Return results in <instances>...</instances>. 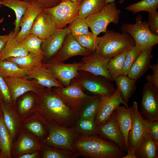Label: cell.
Listing matches in <instances>:
<instances>
[{"mask_svg":"<svg viewBox=\"0 0 158 158\" xmlns=\"http://www.w3.org/2000/svg\"><path fill=\"white\" fill-rule=\"evenodd\" d=\"M39 97V111L49 121L73 128L79 112L71 108L51 89H44Z\"/></svg>","mask_w":158,"mask_h":158,"instance_id":"6da1fadb","label":"cell"},{"mask_svg":"<svg viewBox=\"0 0 158 158\" xmlns=\"http://www.w3.org/2000/svg\"><path fill=\"white\" fill-rule=\"evenodd\" d=\"M75 152L90 158H122L126 152L97 135L78 134L73 143Z\"/></svg>","mask_w":158,"mask_h":158,"instance_id":"7a4b0ae2","label":"cell"},{"mask_svg":"<svg viewBox=\"0 0 158 158\" xmlns=\"http://www.w3.org/2000/svg\"><path fill=\"white\" fill-rule=\"evenodd\" d=\"M105 34L99 37L97 49L95 51L99 56L111 59L120 53L135 46V41L128 33L111 30H107Z\"/></svg>","mask_w":158,"mask_h":158,"instance_id":"3957f363","label":"cell"},{"mask_svg":"<svg viewBox=\"0 0 158 158\" xmlns=\"http://www.w3.org/2000/svg\"><path fill=\"white\" fill-rule=\"evenodd\" d=\"M48 121L49 127L47 135L45 138L41 140L40 142L42 144L50 147L75 152L73 143L79 133L75 129Z\"/></svg>","mask_w":158,"mask_h":158,"instance_id":"277c9868","label":"cell"},{"mask_svg":"<svg viewBox=\"0 0 158 158\" xmlns=\"http://www.w3.org/2000/svg\"><path fill=\"white\" fill-rule=\"evenodd\" d=\"M140 15L135 18V23H125L121 27L122 32L129 34L134 39L135 46L142 50L154 47L158 43V35L150 31L147 21H142Z\"/></svg>","mask_w":158,"mask_h":158,"instance_id":"5b68a950","label":"cell"},{"mask_svg":"<svg viewBox=\"0 0 158 158\" xmlns=\"http://www.w3.org/2000/svg\"><path fill=\"white\" fill-rule=\"evenodd\" d=\"M73 79L78 83L83 90H85L100 97L111 96L116 91L109 79L88 72L78 71L77 76Z\"/></svg>","mask_w":158,"mask_h":158,"instance_id":"8992f818","label":"cell"},{"mask_svg":"<svg viewBox=\"0 0 158 158\" xmlns=\"http://www.w3.org/2000/svg\"><path fill=\"white\" fill-rule=\"evenodd\" d=\"M121 13L114 1L106 5L99 12L85 18V20L93 34L97 36L106 32L110 23L117 25L119 23Z\"/></svg>","mask_w":158,"mask_h":158,"instance_id":"52a82bcc","label":"cell"},{"mask_svg":"<svg viewBox=\"0 0 158 158\" xmlns=\"http://www.w3.org/2000/svg\"><path fill=\"white\" fill-rule=\"evenodd\" d=\"M132 106V124L128 135V149L126 154L122 158H136L135 152L147 129L146 121L139 111L137 102L134 101Z\"/></svg>","mask_w":158,"mask_h":158,"instance_id":"ba28073f","label":"cell"},{"mask_svg":"<svg viewBox=\"0 0 158 158\" xmlns=\"http://www.w3.org/2000/svg\"><path fill=\"white\" fill-rule=\"evenodd\" d=\"M82 0L62 1L56 6L44 10L50 16L57 29H62L78 16Z\"/></svg>","mask_w":158,"mask_h":158,"instance_id":"9c48e42d","label":"cell"},{"mask_svg":"<svg viewBox=\"0 0 158 158\" xmlns=\"http://www.w3.org/2000/svg\"><path fill=\"white\" fill-rule=\"evenodd\" d=\"M52 90L64 103L72 109L79 112L80 109L95 95H87L78 83L73 79L68 86L62 88L55 87Z\"/></svg>","mask_w":158,"mask_h":158,"instance_id":"30bf717a","label":"cell"},{"mask_svg":"<svg viewBox=\"0 0 158 158\" xmlns=\"http://www.w3.org/2000/svg\"><path fill=\"white\" fill-rule=\"evenodd\" d=\"M11 92L14 104L17 98L24 94L32 92L38 96L43 92L44 87L38 84L35 80H30L26 77L4 78Z\"/></svg>","mask_w":158,"mask_h":158,"instance_id":"8fae6325","label":"cell"},{"mask_svg":"<svg viewBox=\"0 0 158 158\" xmlns=\"http://www.w3.org/2000/svg\"><path fill=\"white\" fill-rule=\"evenodd\" d=\"M140 112L145 119L158 120V90L147 82L143 87Z\"/></svg>","mask_w":158,"mask_h":158,"instance_id":"7c38bea8","label":"cell"},{"mask_svg":"<svg viewBox=\"0 0 158 158\" xmlns=\"http://www.w3.org/2000/svg\"><path fill=\"white\" fill-rule=\"evenodd\" d=\"M116 90L115 92L111 96L100 97L98 109L94 119L96 126L107 121L121 104L125 106L120 92L118 89Z\"/></svg>","mask_w":158,"mask_h":158,"instance_id":"4fadbf2b","label":"cell"},{"mask_svg":"<svg viewBox=\"0 0 158 158\" xmlns=\"http://www.w3.org/2000/svg\"><path fill=\"white\" fill-rule=\"evenodd\" d=\"M92 53L82 47L70 33L66 37L59 50L47 63H63L71 57L88 56Z\"/></svg>","mask_w":158,"mask_h":158,"instance_id":"5bb4252c","label":"cell"},{"mask_svg":"<svg viewBox=\"0 0 158 158\" xmlns=\"http://www.w3.org/2000/svg\"><path fill=\"white\" fill-rule=\"evenodd\" d=\"M42 145L37 138L21 128L16 140L12 142V158H18L23 154L41 150Z\"/></svg>","mask_w":158,"mask_h":158,"instance_id":"9a60e30c","label":"cell"},{"mask_svg":"<svg viewBox=\"0 0 158 158\" xmlns=\"http://www.w3.org/2000/svg\"><path fill=\"white\" fill-rule=\"evenodd\" d=\"M82 63L80 61L69 63H47L44 64L64 87H66L76 77L78 68Z\"/></svg>","mask_w":158,"mask_h":158,"instance_id":"2e32d148","label":"cell"},{"mask_svg":"<svg viewBox=\"0 0 158 158\" xmlns=\"http://www.w3.org/2000/svg\"><path fill=\"white\" fill-rule=\"evenodd\" d=\"M49 123L39 111H36L23 119L21 128L30 133L40 141L48 133Z\"/></svg>","mask_w":158,"mask_h":158,"instance_id":"e0dca14e","label":"cell"},{"mask_svg":"<svg viewBox=\"0 0 158 158\" xmlns=\"http://www.w3.org/2000/svg\"><path fill=\"white\" fill-rule=\"evenodd\" d=\"M96 130L97 135L113 142L127 152L124 138L117 123L114 111L107 121L96 126Z\"/></svg>","mask_w":158,"mask_h":158,"instance_id":"ac0fdd59","label":"cell"},{"mask_svg":"<svg viewBox=\"0 0 158 158\" xmlns=\"http://www.w3.org/2000/svg\"><path fill=\"white\" fill-rule=\"evenodd\" d=\"M110 59L102 57L95 51L82 59L81 61L82 63L79 68L78 71L103 76L112 81L107 69V65Z\"/></svg>","mask_w":158,"mask_h":158,"instance_id":"d6986e66","label":"cell"},{"mask_svg":"<svg viewBox=\"0 0 158 158\" xmlns=\"http://www.w3.org/2000/svg\"><path fill=\"white\" fill-rule=\"evenodd\" d=\"M70 33L68 27L56 29L43 40L41 47L44 53V60L49 61L57 53L61 47L66 37Z\"/></svg>","mask_w":158,"mask_h":158,"instance_id":"ffe728a7","label":"cell"},{"mask_svg":"<svg viewBox=\"0 0 158 158\" xmlns=\"http://www.w3.org/2000/svg\"><path fill=\"white\" fill-rule=\"evenodd\" d=\"M1 107L5 124L13 142L16 140L21 129L22 120L14 104H8L3 101Z\"/></svg>","mask_w":158,"mask_h":158,"instance_id":"44dd1931","label":"cell"},{"mask_svg":"<svg viewBox=\"0 0 158 158\" xmlns=\"http://www.w3.org/2000/svg\"><path fill=\"white\" fill-rule=\"evenodd\" d=\"M44 9L39 2L32 1L30 2L19 24L20 30L16 37L21 41L30 33L31 28L38 15Z\"/></svg>","mask_w":158,"mask_h":158,"instance_id":"7402d4cb","label":"cell"},{"mask_svg":"<svg viewBox=\"0 0 158 158\" xmlns=\"http://www.w3.org/2000/svg\"><path fill=\"white\" fill-rule=\"evenodd\" d=\"M56 29L54 21L49 14L43 9L35 20L30 34L44 40Z\"/></svg>","mask_w":158,"mask_h":158,"instance_id":"603a6c76","label":"cell"},{"mask_svg":"<svg viewBox=\"0 0 158 158\" xmlns=\"http://www.w3.org/2000/svg\"><path fill=\"white\" fill-rule=\"evenodd\" d=\"M26 77L35 79L38 84L47 88L64 87L44 63L33 68Z\"/></svg>","mask_w":158,"mask_h":158,"instance_id":"cb8c5ba5","label":"cell"},{"mask_svg":"<svg viewBox=\"0 0 158 158\" xmlns=\"http://www.w3.org/2000/svg\"><path fill=\"white\" fill-rule=\"evenodd\" d=\"M28 92L18 97L14 104L22 121L33 113L39 111L38 96L34 93Z\"/></svg>","mask_w":158,"mask_h":158,"instance_id":"d4e9b609","label":"cell"},{"mask_svg":"<svg viewBox=\"0 0 158 158\" xmlns=\"http://www.w3.org/2000/svg\"><path fill=\"white\" fill-rule=\"evenodd\" d=\"M154 47L142 51L129 70L127 75L129 77L137 81L150 68L151 61L153 58L152 52Z\"/></svg>","mask_w":158,"mask_h":158,"instance_id":"484cf974","label":"cell"},{"mask_svg":"<svg viewBox=\"0 0 158 158\" xmlns=\"http://www.w3.org/2000/svg\"><path fill=\"white\" fill-rule=\"evenodd\" d=\"M114 113L117 123L123 135L126 147L128 150V135L132 124V106L127 108L124 105H120L115 111Z\"/></svg>","mask_w":158,"mask_h":158,"instance_id":"4316f807","label":"cell"},{"mask_svg":"<svg viewBox=\"0 0 158 158\" xmlns=\"http://www.w3.org/2000/svg\"><path fill=\"white\" fill-rule=\"evenodd\" d=\"M158 150L147 129L135 155L136 158H158Z\"/></svg>","mask_w":158,"mask_h":158,"instance_id":"83f0119b","label":"cell"},{"mask_svg":"<svg viewBox=\"0 0 158 158\" xmlns=\"http://www.w3.org/2000/svg\"><path fill=\"white\" fill-rule=\"evenodd\" d=\"M115 81L116 89L120 92L125 107H128V102L136 89L137 80L130 78L128 75H121Z\"/></svg>","mask_w":158,"mask_h":158,"instance_id":"f1b7e54d","label":"cell"},{"mask_svg":"<svg viewBox=\"0 0 158 158\" xmlns=\"http://www.w3.org/2000/svg\"><path fill=\"white\" fill-rule=\"evenodd\" d=\"M14 34L9 39L4 48L0 53V61L7 59L27 55L29 52L21 46L20 42Z\"/></svg>","mask_w":158,"mask_h":158,"instance_id":"f546056e","label":"cell"},{"mask_svg":"<svg viewBox=\"0 0 158 158\" xmlns=\"http://www.w3.org/2000/svg\"><path fill=\"white\" fill-rule=\"evenodd\" d=\"M13 142L3 115H0V154L2 158H12L11 149Z\"/></svg>","mask_w":158,"mask_h":158,"instance_id":"4dcf8cb0","label":"cell"},{"mask_svg":"<svg viewBox=\"0 0 158 158\" xmlns=\"http://www.w3.org/2000/svg\"><path fill=\"white\" fill-rule=\"evenodd\" d=\"M2 5L13 10L15 13L16 19L15 21L14 32L17 35L20 27V21L25 12L30 2L22 0H1Z\"/></svg>","mask_w":158,"mask_h":158,"instance_id":"1f68e13d","label":"cell"},{"mask_svg":"<svg viewBox=\"0 0 158 158\" xmlns=\"http://www.w3.org/2000/svg\"><path fill=\"white\" fill-rule=\"evenodd\" d=\"M30 71L21 68L16 63L6 59L0 61V75L3 78L26 77Z\"/></svg>","mask_w":158,"mask_h":158,"instance_id":"d6a6232c","label":"cell"},{"mask_svg":"<svg viewBox=\"0 0 158 158\" xmlns=\"http://www.w3.org/2000/svg\"><path fill=\"white\" fill-rule=\"evenodd\" d=\"M130 49L120 53L110 59L108 62L107 69L112 81H115L121 75L125 58Z\"/></svg>","mask_w":158,"mask_h":158,"instance_id":"836d02e7","label":"cell"},{"mask_svg":"<svg viewBox=\"0 0 158 158\" xmlns=\"http://www.w3.org/2000/svg\"><path fill=\"white\" fill-rule=\"evenodd\" d=\"M6 60L16 63L21 68L29 71L36 66L43 64L41 58L31 52H29L25 56L11 57Z\"/></svg>","mask_w":158,"mask_h":158,"instance_id":"e575fe53","label":"cell"},{"mask_svg":"<svg viewBox=\"0 0 158 158\" xmlns=\"http://www.w3.org/2000/svg\"><path fill=\"white\" fill-rule=\"evenodd\" d=\"M105 5V0H83L78 17L85 18L99 12Z\"/></svg>","mask_w":158,"mask_h":158,"instance_id":"d590c367","label":"cell"},{"mask_svg":"<svg viewBox=\"0 0 158 158\" xmlns=\"http://www.w3.org/2000/svg\"><path fill=\"white\" fill-rule=\"evenodd\" d=\"M43 40L30 34L20 41L21 46L29 52L33 53L43 59L44 53L41 45Z\"/></svg>","mask_w":158,"mask_h":158,"instance_id":"8d00e7d4","label":"cell"},{"mask_svg":"<svg viewBox=\"0 0 158 158\" xmlns=\"http://www.w3.org/2000/svg\"><path fill=\"white\" fill-rule=\"evenodd\" d=\"M41 151L42 158H75L80 156L75 152L57 149L42 144Z\"/></svg>","mask_w":158,"mask_h":158,"instance_id":"74e56055","label":"cell"},{"mask_svg":"<svg viewBox=\"0 0 158 158\" xmlns=\"http://www.w3.org/2000/svg\"><path fill=\"white\" fill-rule=\"evenodd\" d=\"M100 97H95L85 104L80 110L78 119L83 118L94 120L100 101Z\"/></svg>","mask_w":158,"mask_h":158,"instance_id":"f35d334b","label":"cell"},{"mask_svg":"<svg viewBox=\"0 0 158 158\" xmlns=\"http://www.w3.org/2000/svg\"><path fill=\"white\" fill-rule=\"evenodd\" d=\"M158 8V0H142L129 5L126 9L135 14L142 11L152 13Z\"/></svg>","mask_w":158,"mask_h":158,"instance_id":"ab89813d","label":"cell"},{"mask_svg":"<svg viewBox=\"0 0 158 158\" xmlns=\"http://www.w3.org/2000/svg\"><path fill=\"white\" fill-rule=\"evenodd\" d=\"M74 128L80 134L97 135L94 120L83 118L77 120Z\"/></svg>","mask_w":158,"mask_h":158,"instance_id":"60d3db41","label":"cell"},{"mask_svg":"<svg viewBox=\"0 0 158 158\" xmlns=\"http://www.w3.org/2000/svg\"><path fill=\"white\" fill-rule=\"evenodd\" d=\"M68 27L71 33L74 37L87 35L91 32L89 31V27L85 18L78 17L69 24Z\"/></svg>","mask_w":158,"mask_h":158,"instance_id":"b9f144b4","label":"cell"},{"mask_svg":"<svg viewBox=\"0 0 158 158\" xmlns=\"http://www.w3.org/2000/svg\"><path fill=\"white\" fill-rule=\"evenodd\" d=\"M74 37L82 47L92 52L96 50L99 39V37L95 35L92 32L88 34Z\"/></svg>","mask_w":158,"mask_h":158,"instance_id":"7bdbcfd3","label":"cell"},{"mask_svg":"<svg viewBox=\"0 0 158 158\" xmlns=\"http://www.w3.org/2000/svg\"><path fill=\"white\" fill-rule=\"evenodd\" d=\"M142 51L135 46L130 49L125 59L121 75H128L132 65Z\"/></svg>","mask_w":158,"mask_h":158,"instance_id":"ee69618b","label":"cell"},{"mask_svg":"<svg viewBox=\"0 0 158 158\" xmlns=\"http://www.w3.org/2000/svg\"><path fill=\"white\" fill-rule=\"evenodd\" d=\"M0 91L3 101L8 104H13L10 89L4 78L0 75Z\"/></svg>","mask_w":158,"mask_h":158,"instance_id":"f6af8a7d","label":"cell"},{"mask_svg":"<svg viewBox=\"0 0 158 158\" xmlns=\"http://www.w3.org/2000/svg\"><path fill=\"white\" fill-rule=\"evenodd\" d=\"M148 24L151 31L158 35V12L157 11L148 13Z\"/></svg>","mask_w":158,"mask_h":158,"instance_id":"bcb514c9","label":"cell"},{"mask_svg":"<svg viewBox=\"0 0 158 158\" xmlns=\"http://www.w3.org/2000/svg\"><path fill=\"white\" fill-rule=\"evenodd\" d=\"M146 120L147 130L153 140L158 145V120Z\"/></svg>","mask_w":158,"mask_h":158,"instance_id":"7dc6e473","label":"cell"},{"mask_svg":"<svg viewBox=\"0 0 158 158\" xmlns=\"http://www.w3.org/2000/svg\"><path fill=\"white\" fill-rule=\"evenodd\" d=\"M150 68L152 73V75H147L145 78L147 83L152 85L158 90V63L151 65Z\"/></svg>","mask_w":158,"mask_h":158,"instance_id":"c3c4849f","label":"cell"},{"mask_svg":"<svg viewBox=\"0 0 158 158\" xmlns=\"http://www.w3.org/2000/svg\"><path fill=\"white\" fill-rule=\"evenodd\" d=\"M40 2L44 8L54 7L58 4L61 1L60 0H32Z\"/></svg>","mask_w":158,"mask_h":158,"instance_id":"681fc988","label":"cell"},{"mask_svg":"<svg viewBox=\"0 0 158 158\" xmlns=\"http://www.w3.org/2000/svg\"><path fill=\"white\" fill-rule=\"evenodd\" d=\"M14 31L8 35L0 36V53L4 48L9 39L14 34Z\"/></svg>","mask_w":158,"mask_h":158,"instance_id":"f907efd6","label":"cell"},{"mask_svg":"<svg viewBox=\"0 0 158 158\" xmlns=\"http://www.w3.org/2000/svg\"><path fill=\"white\" fill-rule=\"evenodd\" d=\"M41 158V150H37L27 153L20 156L18 158Z\"/></svg>","mask_w":158,"mask_h":158,"instance_id":"816d5d0a","label":"cell"},{"mask_svg":"<svg viewBox=\"0 0 158 158\" xmlns=\"http://www.w3.org/2000/svg\"><path fill=\"white\" fill-rule=\"evenodd\" d=\"M116 0H105L106 5L110 3L114 2ZM126 0H120L118 3L121 4H122L123 2Z\"/></svg>","mask_w":158,"mask_h":158,"instance_id":"f5cc1de1","label":"cell"},{"mask_svg":"<svg viewBox=\"0 0 158 158\" xmlns=\"http://www.w3.org/2000/svg\"><path fill=\"white\" fill-rule=\"evenodd\" d=\"M61 1H81L82 0H60Z\"/></svg>","mask_w":158,"mask_h":158,"instance_id":"db71d44e","label":"cell"},{"mask_svg":"<svg viewBox=\"0 0 158 158\" xmlns=\"http://www.w3.org/2000/svg\"><path fill=\"white\" fill-rule=\"evenodd\" d=\"M3 101V100L2 98L1 94L0 91V102L1 103Z\"/></svg>","mask_w":158,"mask_h":158,"instance_id":"11a10c76","label":"cell"},{"mask_svg":"<svg viewBox=\"0 0 158 158\" xmlns=\"http://www.w3.org/2000/svg\"><path fill=\"white\" fill-rule=\"evenodd\" d=\"M0 115H3L2 113V112L1 107V103L0 102Z\"/></svg>","mask_w":158,"mask_h":158,"instance_id":"9f6ffc18","label":"cell"},{"mask_svg":"<svg viewBox=\"0 0 158 158\" xmlns=\"http://www.w3.org/2000/svg\"><path fill=\"white\" fill-rule=\"evenodd\" d=\"M4 20V18H2L0 20V24L3 22V21Z\"/></svg>","mask_w":158,"mask_h":158,"instance_id":"6f0895ef","label":"cell"},{"mask_svg":"<svg viewBox=\"0 0 158 158\" xmlns=\"http://www.w3.org/2000/svg\"><path fill=\"white\" fill-rule=\"evenodd\" d=\"M23 1L28 2H31L32 1V0H22Z\"/></svg>","mask_w":158,"mask_h":158,"instance_id":"680465c9","label":"cell"},{"mask_svg":"<svg viewBox=\"0 0 158 158\" xmlns=\"http://www.w3.org/2000/svg\"><path fill=\"white\" fill-rule=\"evenodd\" d=\"M2 2L1 0H0V7H1V6L2 5Z\"/></svg>","mask_w":158,"mask_h":158,"instance_id":"91938a15","label":"cell"},{"mask_svg":"<svg viewBox=\"0 0 158 158\" xmlns=\"http://www.w3.org/2000/svg\"><path fill=\"white\" fill-rule=\"evenodd\" d=\"M0 158H2L1 157L0 154Z\"/></svg>","mask_w":158,"mask_h":158,"instance_id":"94428289","label":"cell"}]
</instances>
